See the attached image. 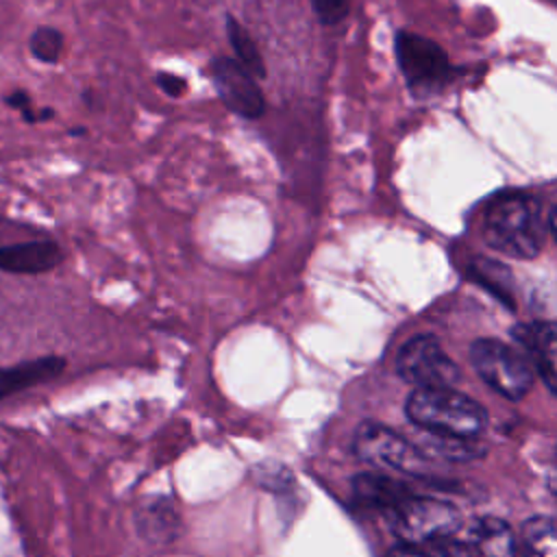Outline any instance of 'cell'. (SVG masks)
<instances>
[{
  "label": "cell",
  "mask_w": 557,
  "mask_h": 557,
  "mask_svg": "<svg viewBox=\"0 0 557 557\" xmlns=\"http://www.w3.org/2000/svg\"><path fill=\"white\" fill-rule=\"evenodd\" d=\"M487 246L516 259H531L544 248L546 222L542 202L524 191H509L494 198L483 218Z\"/></svg>",
  "instance_id": "obj_1"
},
{
  "label": "cell",
  "mask_w": 557,
  "mask_h": 557,
  "mask_svg": "<svg viewBox=\"0 0 557 557\" xmlns=\"http://www.w3.org/2000/svg\"><path fill=\"white\" fill-rule=\"evenodd\" d=\"M405 411L422 433L433 435L479 440L487 426L485 409L453 387L413 389Z\"/></svg>",
  "instance_id": "obj_2"
},
{
  "label": "cell",
  "mask_w": 557,
  "mask_h": 557,
  "mask_svg": "<svg viewBox=\"0 0 557 557\" xmlns=\"http://www.w3.org/2000/svg\"><path fill=\"white\" fill-rule=\"evenodd\" d=\"M389 527L403 544L420 546L453 537L461 527V513L455 505L431 496L407 494L392 511H387Z\"/></svg>",
  "instance_id": "obj_3"
},
{
  "label": "cell",
  "mask_w": 557,
  "mask_h": 557,
  "mask_svg": "<svg viewBox=\"0 0 557 557\" xmlns=\"http://www.w3.org/2000/svg\"><path fill=\"white\" fill-rule=\"evenodd\" d=\"M352 450L357 459L376 468L409 476H422L429 468L426 455L394 429L379 422H363L355 431Z\"/></svg>",
  "instance_id": "obj_4"
},
{
  "label": "cell",
  "mask_w": 557,
  "mask_h": 557,
  "mask_svg": "<svg viewBox=\"0 0 557 557\" xmlns=\"http://www.w3.org/2000/svg\"><path fill=\"white\" fill-rule=\"evenodd\" d=\"M470 361L483 383L507 400H522L533 387V370L529 361L516 348L498 339H476L470 346Z\"/></svg>",
  "instance_id": "obj_5"
},
{
  "label": "cell",
  "mask_w": 557,
  "mask_h": 557,
  "mask_svg": "<svg viewBox=\"0 0 557 557\" xmlns=\"http://www.w3.org/2000/svg\"><path fill=\"white\" fill-rule=\"evenodd\" d=\"M398 374L416 389L453 387L461 379L459 366L446 355L433 335L411 337L398 352Z\"/></svg>",
  "instance_id": "obj_6"
},
{
  "label": "cell",
  "mask_w": 557,
  "mask_h": 557,
  "mask_svg": "<svg viewBox=\"0 0 557 557\" xmlns=\"http://www.w3.org/2000/svg\"><path fill=\"white\" fill-rule=\"evenodd\" d=\"M220 100L228 111L246 120H259L265 113V98L259 81L233 57H218L209 65Z\"/></svg>",
  "instance_id": "obj_7"
},
{
  "label": "cell",
  "mask_w": 557,
  "mask_h": 557,
  "mask_svg": "<svg viewBox=\"0 0 557 557\" xmlns=\"http://www.w3.org/2000/svg\"><path fill=\"white\" fill-rule=\"evenodd\" d=\"M396 57L398 67L411 87H435L448 74L446 52L426 37L413 33H398Z\"/></svg>",
  "instance_id": "obj_8"
},
{
  "label": "cell",
  "mask_w": 557,
  "mask_h": 557,
  "mask_svg": "<svg viewBox=\"0 0 557 557\" xmlns=\"http://www.w3.org/2000/svg\"><path fill=\"white\" fill-rule=\"evenodd\" d=\"M63 259L61 246L52 239H35L0 246V270L11 274H41Z\"/></svg>",
  "instance_id": "obj_9"
},
{
  "label": "cell",
  "mask_w": 557,
  "mask_h": 557,
  "mask_svg": "<svg viewBox=\"0 0 557 557\" xmlns=\"http://www.w3.org/2000/svg\"><path fill=\"white\" fill-rule=\"evenodd\" d=\"M544 383L557 394V322H531L516 329Z\"/></svg>",
  "instance_id": "obj_10"
},
{
  "label": "cell",
  "mask_w": 557,
  "mask_h": 557,
  "mask_svg": "<svg viewBox=\"0 0 557 557\" xmlns=\"http://www.w3.org/2000/svg\"><path fill=\"white\" fill-rule=\"evenodd\" d=\"M407 494V485L383 474V472H361L352 479V498L374 511H392Z\"/></svg>",
  "instance_id": "obj_11"
},
{
  "label": "cell",
  "mask_w": 557,
  "mask_h": 557,
  "mask_svg": "<svg viewBox=\"0 0 557 557\" xmlns=\"http://www.w3.org/2000/svg\"><path fill=\"white\" fill-rule=\"evenodd\" d=\"M65 368L63 357H37L30 361H22L11 368H0V398L15 394L20 389L33 387L37 383L50 381L57 374H61Z\"/></svg>",
  "instance_id": "obj_12"
},
{
  "label": "cell",
  "mask_w": 557,
  "mask_h": 557,
  "mask_svg": "<svg viewBox=\"0 0 557 557\" xmlns=\"http://www.w3.org/2000/svg\"><path fill=\"white\" fill-rule=\"evenodd\" d=\"M470 542L476 557H516L518 553L516 535L500 518H481L472 527Z\"/></svg>",
  "instance_id": "obj_13"
},
{
  "label": "cell",
  "mask_w": 557,
  "mask_h": 557,
  "mask_svg": "<svg viewBox=\"0 0 557 557\" xmlns=\"http://www.w3.org/2000/svg\"><path fill=\"white\" fill-rule=\"evenodd\" d=\"M226 37H228V44L235 52V59L257 78H265L268 70H265V61L252 39V35L246 30V26L231 13H226Z\"/></svg>",
  "instance_id": "obj_14"
},
{
  "label": "cell",
  "mask_w": 557,
  "mask_h": 557,
  "mask_svg": "<svg viewBox=\"0 0 557 557\" xmlns=\"http://www.w3.org/2000/svg\"><path fill=\"white\" fill-rule=\"evenodd\" d=\"M520 540L522 557H557V520L546 516L527 520Z\"/></svg>",
  "instance_id": "obj_15"
},
{
  "label": "cell",
  "mask_w": 557,
  "mask_h": 557,
  "mask_svg": "<svg viewBox=\"0 0 557 557\" xmlns=\"http://www.w3.org/2000/svg\"><path fill=\"white\" fill-rule=\"evenodd\" d=\"M420 448V446H418ZM424 455L433 453L440 459L446 461H470L483 457V446L476 444V440H463V437H448V435H433L424 433L422 448Z\"/></svg>",
  "instance_id": "obj_16"
},
{
  "label": "cell",
  "mask_w": 557,
  "mask_h": 557,
  "mask_svg": "<svg viewBox=\"0 0 557 557\" xmlns=\"http://www.w3.org/2000/svg\"><path fill=\"white\" fill-rule=\"evenodd\" d=\"M28 50L39 63H57L63 50V33L54 26H37L28 39Z\"/></svg>",
  "instance_id": "obj_17"
},
{
  "label": "cell",
  "mask_w": 557,
  "mask_h": 557,
  "mask_svg": "<svg viewBox=\"0 0 557 557\" xmlns=\"http://www.w3.org/2000/svg\"><path fill=\"white\" fill-rule=\"evenodd\" d=\"M350 0H311V7L320 20V24L331 26L342 22L348 15Z\"/></svg>",
  "instance_id": "obj_18"
},
{
  "label": "cell",
  "mask_w": 557,
  "mask_h": 557,
  "mask_svg": "<svg viewBox=\"0 0 557 557\" xmlns=\"http://www.w3.org/2000/svg\"><path fill=\"white\" fill-rule=\"evenodd\" d=\"M429 557H476V553H474L472 544L459 542L455 537H446V540L431 544Z\"/></svg>",
  "instance_id": "obj_19"
},
{
  "label": "cell",
  "mask_w": 557,
  "mask_h": 557,
  "mask_svg": "<svg viewBox=\"0 0 557 557\" xmlns=\"http://www.w3.org/2000/svg\"><path fill=\"white\" fill-rule=\"evenodd\" d=\"M154 81H157V87L163 94H168L170 98H181L187 91L185 76H178V74H172V72H159Z\"/></svg>",
  "instance_id": "obj_20"
},
{
  "label": "cell",
  "mask_w": 557,
  "mask_h": 557,
  "mask_svg": "<svg viewBox=\"0 0 557 557\" xmlns=\"http://www.w3.org/2000/svg\"><path fill=\"white\" fill-rule=\"evenodd\" d=\"M4 104L13 107V109H17V111H24V109L30 107V96H28L26 91H22V89H15V91H11V94L4 96Z\"/></svg>",
  "instance_id": "obj_21"
},
{
  "label": "cell",
  "mask_w": 557,
  "mask_h": 557,
  "mask_svg": "<svg viewBox=\"0 0 557 557\" xmlns=\"http://www.w3.org/2000/svg\"><path fill=\"white\" fill-rule=\"evenodd\" d=\"M389 557H429V553L420 550L418 546H411V544H396L392 550H389Z\"/></svg>",
  "instance_id": "obj_22"
},
{
  "label": "cell",
  "mask_w": 557,
  "mask_h": 557,
  "mask_svg": "<svg viewBox=\"0 0 557 557\" xmlns=\"http://www.w3.org/2000/svg\"><path fill=\"white\" fill-rule=\"evenodd\" d=\"M548 487H550V492L557 496V468L550 470V474H548Z\"/></svg>",
  "instance_id": "obj_23"
},
{
  "label": "cell",
  "mask_w": 557,
  "mask_h": 557,
  "mask_svg": "<svg viewBox=\"0 0 557 557\" xmlns=\"http://www.w3.org/2000/svg\"><path fill=\"white\" fill-rule=\"evenodd\" d=\"M548 226H550V231H553V235H555V239H557V207H555V209H553V213H550Z\"/></svg>",
  "instance_id": "obj_24"
},
{
  "label": "cell",
  "mask_w": 557,
  "mask_h": 557,
  "mask_svg": "<svg viewBox=\"0 0 557 557\" xmlns=\"http://www.w3.org/2000/svg\"><path fill=\"white\" fill-rule=\"evenodd\" d=\"M52 115H54V111H52V109H41V111H37L39 122H46V120H50Z\"/></svg>",
  "instance_id": "obj_25"
},
{
  "label": "cell",
  "mask_w": 557,
  "mask_h": 557,
  "mask_svg": "<svg viewBox=\"0 0 557 557\" xmlns=\"http://www.w3.org/2000/svg\"><path fill=\"white\" fill-rule=\"evenodd\" d=\"M70 135H85V128H72Z\"/></svg>",
  "instance_id": "obj_26"
}]
</instances>
